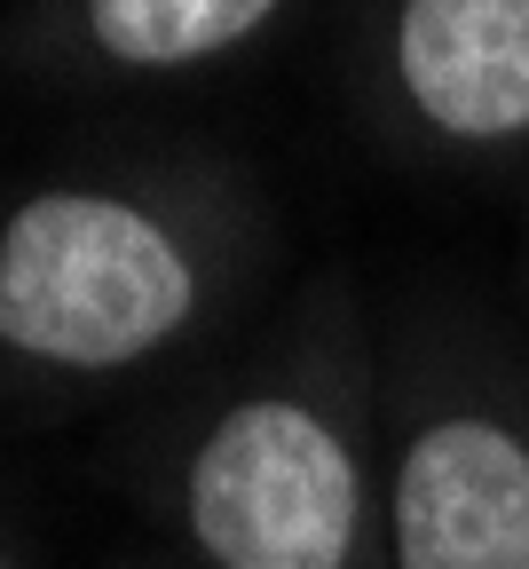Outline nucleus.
I'll use <instances>...</instances> for the list:
<instances>
[{
	"instance_id": "obj_1",
	"label": "nucleus",
	"mask_w": 529,
	"mask_h": 569,
	"mask_svg": "<svg viewBox=\"0 0 529 569\" xmlns=\"http://www.w3.org/2000/svg\"><path fill=\"white\" fill-rule=\"evenodd\" d=\"M261 213L221 167L63 174L0 206V372L40 396L119 388L238 293Z\"/></svg>"
},
{
	"instance_id": "obj_2",
	"label": "nucleus",
	"mask_w": 529,
	"mask_h": 569,
	"mask_svg": "<svg viewBox=\"0 0 529 569\" xmlns=\"http://www.w3.org/2000/svg\"><path fill=\"white\" fill-rule=\"evenodd\" d=\"M167 515L198 569H388L380 356L348 284H317L182 436Z\"/></svg>"
},
{
	"instance_id": "obj_3",
	"label": "nucleus",
	"mask_w": 529,
	"mask_h": 569,
	"mask_svg": "<svg viewBox=\"0 0 529 569\" xmlns=\"http://www.w3.org/2000/svg\"><path fill=\"white\" fill-rule=\"evenodd\" d=\"M388 569H529V365L482 332H411L380 365Z\"/></svg>"
},
{
	"instance_id": "obj_4",
	"label": "nucleus",
	"mask_w": 529,
	"mask_h": 569,
	"mask_svg": "<svg viewBox=\"0 0 529 569\" xmlns=\"http://www.w3.org/2000/svg\"><path fill=\"white\" fill-rule=\"evenodd\" d=\"M371 111L388 142L435 167H498L529 151V0H380Z\"/></svg>"
},
{
	"instance_id": "obj_5",
	"label": "nucleus",
	"mask_w": 529,
	"mask_h": 569,
	"mask_svg": "<svg viewBox=\"0 0 529 569\" xmlns=\"http://www.w3.org/2000/svg\"><path fill=\"white\" fill-rule=\"evenodd\" d=\"M285 17L292 0H32V17L17 24V56L48 80L142 88L230 63Z\"/></svg>"
},
{
	"instance_id": "obj_6",
	"label": "nucleus",
	"mask_w": 529,
	"mask_h": 569,
	"mask_svg": "<svg viewBox=\"0 0 529 569\" xmlns=\"http://www.w3.org/2000/svg\"><path fill=\"white\" fill-rule=\"evenodd\" d=\"M0 569H17V553H9V546H0Z\"/></svg>"
}]
</instances>
